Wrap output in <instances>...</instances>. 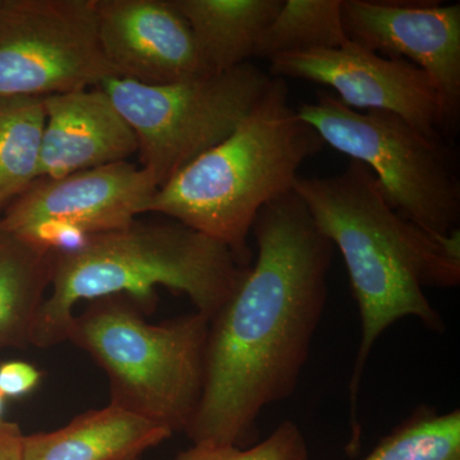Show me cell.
<instances>
[{"mask_svg": "<svg viewBox=\"0 0 460 460\" xmlns=\"http://www.w3.org/2000/svg\"><path fill=\"white\" fill-rule=\"evenodd\" d=\"M111 77L95 0H0V98H47Z\"/></svg>", "mask_w": 460, "mask_h": 460, "instance_id": "obj_8", "label": "cell"}, {"mask_svg": "<svg viewBox=\"0 0 460 460\" xmlns=\"http://www.w3.org/2000/svg\"><path fill=\"white\" fill-rule=\"evenodd\" d=\"M363 460H460V410L420 405Z\"/></svg>", "mask_w": 460, "mask_h": 460, "instance_id": "obj_19", "label": "cell"}, {"mask_svg": "<svg viewBox=\"0 0 460 460\" xmlns=\"http://www.w3.org/2000/svg\"><path fill=\"white\" fill-rule=\"evenodd\" d=\"M140 223L89 235L72 250L54 251L49 290L33 326L31 345L68 341L75 308L109 296L156 305V287L189 296L208 320L228 301L250 266L229 247L177 220Z\"/></svg>", "mask_w": 460, "mask_h": 460, "instance_id": "obj_3", "label": "cell"}, {"mask_svg": "<svg viewBox=\"0 0 460 460\" xmlns=\"http://www.w3.org/2000/svg\"><path fill=\"white\" fill-rule=\"evenodd\" d=\"M341 0H284L257 42L255 57L338 49L349 44L341 16Z\"/></svg>", "mask_w": 460, "mask_h": 460, "instance_id": "obj_18", "label": "cell"}, {"mask_svg": "<svg viewBox=\"0 0 460 460\" xmlns=\"http://www.w3.org/2000/svg\"><path fill=\"white\" fill-rule=\"evenodd\" d=\"M7 201V199H3L2 196H0V206H2L3 204H4V202Z\"/></svg>", "mask_w": 460, "mask_h": 460, "instance_id": "obj_24", "label": "cell"}, {"mask_svg": "<svg viewBox=\"0 0 460 460\" xmlns=\"http://www.w3.org/2000/svg\"><path fill=\"white\" fill-rule=\"evenodd\" d=\"M293 190L320 232L343 256L361 317V341L349 381L350 447L361 438L358 395L377 339L404 317L444 334L443 317L425 288L460 283V232L429 234L390 204L374 172L350 159L332 177H296Z\"/></svg>", "mask_w": 460, "mask_h": 460, "instance_id": "obj_2", "label": "cell"}, {"mask_svg": "<svg viewBox=\"0 0 460 460\" xmlns=\"http://www.w3.org/2000/svg\"><path fill=\"white\" fill-rule=\"evenodd\" d=\"M348 40L411 63L440 91L453 124L460 108V5L438 2L341 0Z\"/></svg>", "mask_w": 460, "mask_h": 460, "instance_id": "obj_11", "label": "cell"}, {"mask_svg": "<svg viewBox=\"0 0 460 460\" xmlns=\"http://www.w3.org/2000/svg\"><path fill=\"white\" fill-rule=\"evenodd\" d=\"M323 145L289 104L287 80L272 77L237 128L160 187L146 213L222 242L242 265L251 266L248 237L257 214L293 190L298 169Z\"/></svg>", "mask_w": 460, "mask_h": 460, "instance_id": "obj_4", "label": "cell"}, {"mask_svg": "<svg viewBox=\"0 0 460 460\" xmlns=\"http://www.w3.org/2000/svg\"><path fill=\"white\" fill-rule=\"evenodd\" d=\"M44 374L31 363L7 361L0 363V395L20 399L31 394L40 385Z\"/></svg>", "mask_w": 460, "mask_h": 460, "instance_id": "obj_21", "label": "cell"}, {"mask_svg": "<svg viewBox=\"0 0 460 460\" xmlns=\"http://www.w3.org/2000/svg\"><path fill=\"white\" fill-rule=\"evenodd\" d=\"M40 178L127 162L138 141L108 93L100 87L44 98Z\"/></svg>", "mask_w": 460, "mask_h": 460, "instance_id": "obj_13", "label": "cell"}, {"mask_svg": "<svg viewBox=\"0 0 460 460\" xmlns=\"http://www.w3.org/2000/svg\"><path fill=\"white\" fill-rule=\"evenodd\" d=\"M296 111L323 144L367 166L402 217L436 237L458 232V168L444 140L389 111L348 108L328 90Z\"/></svg>", "mask_w": 460, "mask_h": 460, "instance_id": "obj_6", "label": "cell"}, {"mask_svg": "<svg viewBox=\"0 0 460 460\" xmlns=\"http://www.w3.org/2000/svg\"><path fill=\"white\" fill-rule=\"evenodd\" d=\"M102 54L117 77L168 84L210 75L172 0H95Z\"/></svg>", "mask_w": 460, "mask_h": 460, "instance_id": "obj_12", "label": "cell"}, {"mask_svg": "<svg viewBox=\"0 0 460 460\" xmlns=\"http://www.w3.org/2000/svg\"><path fill=\"white\" fill-rule=\"evenodd\" d=\"M251 233L255 262L208 323L192 444L257 443L262 411L295 393L325 310L334 246L295 190L263 206Z\"/></svg>", "mask_w": 460, "mask_h": 460, "instance_id": "obj_1", "label": "cell"}, {"mask_svg": "<svg viewBox=\"0 0 460 460\" xmlns=\"http://www.w3.org/2000/svg\"><path fill=\"white\" fill-rule=\"evenodd\" d=\"M172 435L171 429L109 404L84 411L63 428L25 435V460H138Z\"/></svg>", "mask_w": 460, "mask_h": 460, "instance_id": "obj_14", "label": "cell"}, {"mask_svg": "<svg viewBox=\"0 0 460 460\" xmlns=\"http://www.w3.org/2000/svg\"><path fill=\"white\" fill-rule=\"evenodd\" d=\"M157 190L150 172L128 162L39 178L12 202L0 226L51 250H72L89 235L135 222Z\"/></svg>", "mask_w": 460, "mask_h": 460, "instance_id": "obj_9", "label": "cell"}, {"mask_svg": "<svg viewBox=\"0 0 460 460\" xmlns=\"http://www.w3.org/2000/svg\"><path fill=\"white\" fill-rule=\"evenodd\" d=\"M128 296L87 302L68 341L107 374L111 402L174 432H186L205 383L210 320L198 313L150 323Z\"/></svg>", "mask_w": 460, "mask_h": 460, "instance_id": "obj_5", "label": "cell"}, {"mask_svg": "<svg viewBox=\"0 0 460 460\" xmlns=\"http://www.w3.org/2000/svg\"><path fill=\"white\" fill-rule=\"evenodd\" d=\"M186 18L211 74L255 57L257 42L284 0H172Z\"/></svg>", "mask_w": 460, "mask_h": 460, "instance_id": "obj_15", "label": "cell"}, {"mask_svg": "<svg viewBox=\"0 0 460 460\" xmlns=\"http://www.w3.org/2000/svg\"><path fill=\"white\" fill-rule=\"evenodd\" d=\"M23 438L20 426L13 422L0 423V460H25Z\"/></svg>", "mask_w": 460, "mask_h": 460, "instance_id": "obj_22", "label": "cell"}, {"mask_svg": "<svg viewBox=\"0 0 460 460\" xmlns=\"http://www.w3.org/2000/svg\"><path fill=\"white\" fill-rule=\"evenodd\" d=\"M270 75L330 87L348 108L389 111L429 137L443 140V133L453 126L440 91L422 69L352 42L338 49L274 58Z\"/></svg>", "mask_w": 460, "mask_h": 460, "instance_id": "obj_10", "label": "cell"}, {"mask_svg": "<svg viewBox=\"0 0 460 460\" xmlns=\"http://www.w3.org/2000/svg\"><path fill=\"white\" fill-rule=\"evenodd\" d=\"M272 75L247 62L220 74L168 84L111 77L100 84L135 132L142 168L157 187L237 128Z\"/></svg>", "mask_w": 460, "mask_h": 460, "instance_id": "obj_7", "label": "cell"}, {"mask_svg": "<svg viewBox=\"0 0 460 460\" xmlns=\"http://www.w3.org/2000/svg\"><path fill=\"white\" fill-rule=\"evenodd\" d=\"M44 98H0V196L9 199L40 178Z\"/></svg>", "mask_w": 460, "mask_h": 460, "instance_id": "obj_17", "label": "cell"}, {"mask_svg": "<svg viewBox=\"0 0 460 460\" xmlns=\"http://www.w3.org/2000/svg\"><path fill=\"white\" fill-rule=\"evenodd\" d=\"M175 460H310L304 432L292 420H284L268 438L250 447L196 443Z\"/></svg>", "mask_w": 460, "mask_h": 460, "instance_id": "obj_20", "label": "cell"}, {"mask_svg": "<svg viewBox=\"0 0 460 460\" xmlns=\"http://www.w3.org/2000/svg\"><path fill=\"white\" fill-rule=\"evenodd\" d=\"M54 250L0 226V349L31 344Z\"/></svg>", "mask_w": 460, "mask_h": 460, "instance_id": "obj_16", "label": "cell"}, {"mask_svg": "<svg viewBox=\"0 0 460 460\" xmlns=\"http://www.w3.org/2000/svg\"><path fill=\"white\" fill-rule=\"evenodd\" d=\"M5 399L0 395V423L3 422V413H4Z\"/></svg>", "mask_w": 460, "mask_h": 460, "instance_id": "obj_23", "label": "cell"}]
</instances>
